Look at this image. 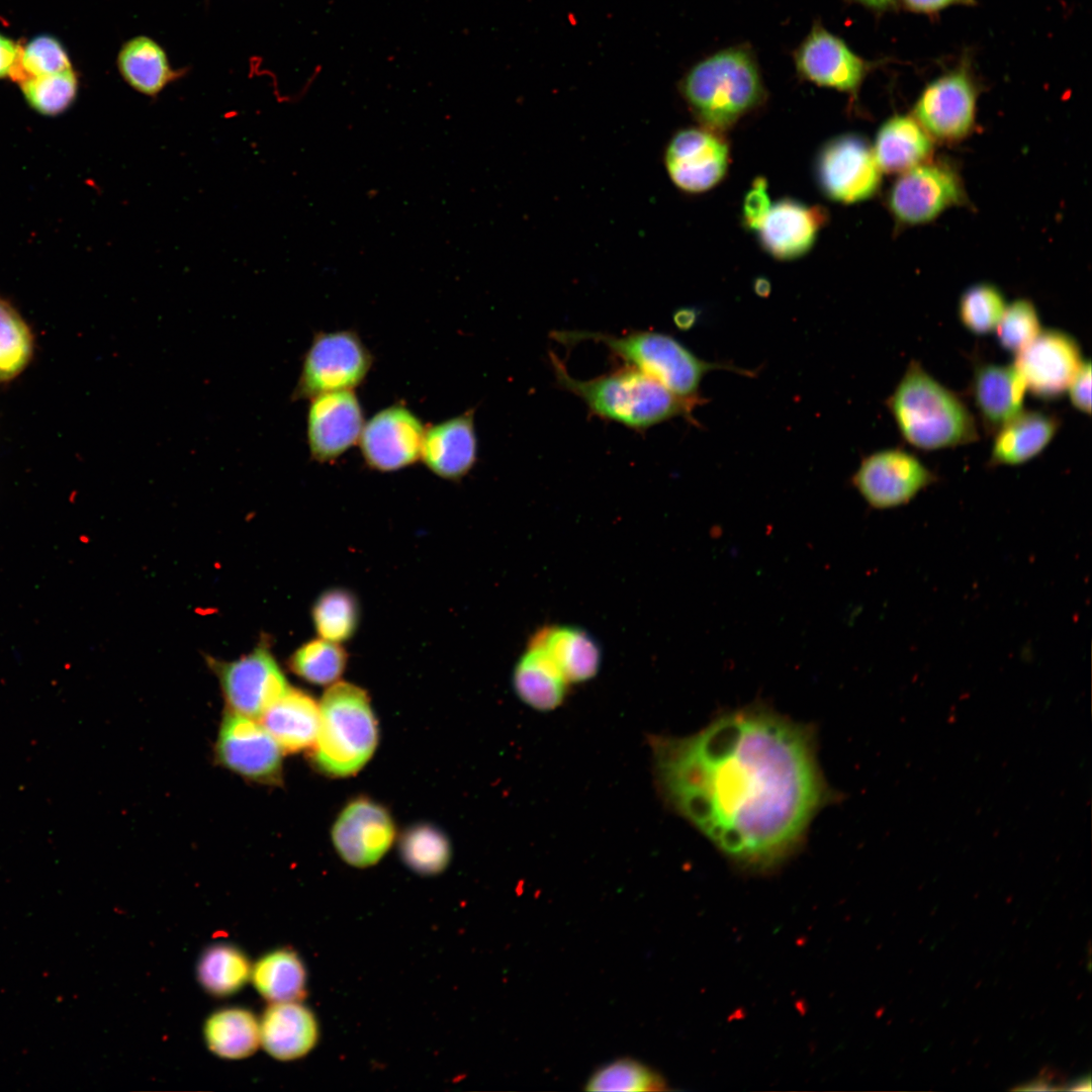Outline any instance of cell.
Instances as JSON below:
<instances>
[{"instance_id":"6da1fadb","label":"cell","mask_w":1092,"mask_h":1092,"mask_svg":"<svg viewBox=\"0 0 1092 1092\" xmlns=\"http://www.w3.org/2000/svg\"><path fill=\"white\" fill-rule=\"evenodd\" d=\"M672 807L738 867L767 872L800 845L830 799L811 730L761 706L698 733L653 741Z\"/></svg>"},{"instance_id":"7a4b0ae2","label":"cell","mask_w":1092,"mask_h":1092,"mask_svg":"<svg viewBox=\"0 0 1092 1092\" xmlns=\"http://www.w3.org/2000/svg\"><path fill=\"white\" fill-rule=\"evenodd\" d=\"M549 358L559 387L580 398L590 416L637 432L678 417L696 425L693 412L705 401L684 398L626 364L607 374L581 380L571 376L553 352Z\"/></svg>"},{"instance_id":"3957f363","label":"cell","mask_w":1092,"mask_h":1092,"mask_svg":"<svg viewBox=\"0 0 1092 1092\" xmlns=\"http://www.w3.org/2000/svg\"><path fill=\"white\" fill-rule=\"evenodd\" d=\"M680 92L703 127L718 133L766 98L756 58L744 44L718 51L697 63L681 80Z\"/></svg>"},{"instance_id":"277c9868","label":"cell","mask_w":1092,"mask_h":1092,"mask_svg":"<svg viewBox=\"0 0 1092 1092\" xmlns=\"http://www.w3.org/2000/svg\"><path fill=\"white\" fill-rule=\"evenodd\" d=\"M886 404L902 437L934 450L978 440L974 416L963 400L916 361H911Z\"/></svg>"},{"instance_id":"5b68a950","label":"cell","mask_w":1092,"mask_h":1092,"mask_svg":"<svg viewBox=\"0 0 1092 1092\" xmlns=\"http://www.w3.org/2000/svg\"><path fill=\"white\" fill-rule=\"evenodd\" d=\"M552 337L559 343L574 345L594 341L605 345L614 356L652 377L684 398H703L701 382L713 370H730L744 375L751 371L732 365L708 362L674 337L655 331H632L621 336L602 332L558 331Z\"/></svg>"},{"instance_id":"8992f818","label":"cell","mask_w":1092,"mask_h":1092,"mask_svg":"<svg viewBox=\"0 0 1092 1092\" xmlns=\"http://www.w3.org/2000/svg\"><path fill=\"white\" fill-rule=\"evenodd\" d=\"M320 705V726L311 749L315 767L333 777L356 774L371 758L378 726L366 692L350 682H336Z\"/></svg>"},{"instance_id":"52a82bcc","label":"cell","mask_w":1092,"mask_h":1092,"mask_svg":"<svg viewBox=\"0 0 1092 1092\" xmlns=\"http://www.w3.org/2000/svg\"><path fill=\"white\" fill-rule=\"evenodd\" d=\"M372 356L357 333H317L306 351L292 399L353 389L365 379Z\"/></svg>"},{"instance_id":"ba28073f","label":"cell","mask_w":1092,"mask_h":1092,"mask_svg":"<svg viewBox=\"0 0 1092 1092\" xmlns=\"http://www.w3.org/2000/svg\"><path fill=\"white\" fill-rule=\"evenodd\" d=\"M816 178L823 193L840 203H855L873 197L881 185V169L873 148L861 135L842 133L820 149Z\"/></svg>"},{"instance_id":"9c48e42d","label":"cell","mask_w":1092,"mask_h":1092,"mask_svg":"<svg viewBox=\"0 0 1092 1092\" xmlns=\"http://www.w3.org/2000/svg\"><path fill=\"white\" fill-rule=\"evenodd\" d=\"M978 85L961 65L929 82L918 96L913 117L934 141L953 143L968 136L975 124Z\"/></svg>"},{"instance_id":"30bf717a","label":"cell","mask_w":1092,"mask_h":1092,"mask_svg":"<svg viewBox=\"0 0 1092 1092\" xmlns=\"http://www.w3.org/2000/svg\"><path fill=\"white\" fill-rule=\"evenodd\" d=\"M207 662L216 674L228 710L258 718L288 689L286 678L264 642L232 661L212 657Z\"/></svg>"},{"instance_id":"8fae6325","label":"cell","mask_w":1092,"mask_h":1092,"mask_svg":"<svg viewBox=\"0 0 1092 1092\" xmlns=\"http://www.w3.org/2000/svg\"><path fill=\"white\" fill-rule=\"evenodd\" d=\"M964 199L958 172L945 162L929 160L900 174L889 192L888 204L898 222L913 225L931 221Z\"/></svg>"},{"instance_id":"7c38bea8","label":"cell","mask_w":1092,"mask_h":1092,"mask_svg":"<svg viewBox=\"0 0 1092 1092\" xmlns=\"http://www.w3.org/2000/svg\"><path fill=\"white\" fill-rule=\"evenodd\" d=\"M937 476L916 456L900 449H885L863 458L851 483L876 510L904 506Z\"/></svg>"},{"instance_id":"4fadbf2b","label":"cell","mask_w":1092,"mask_h":1092,"mask_svg":"<svg viewBox=\"0 0 1092 1092\" xmlns=\"http://www.w3.org/2000/svg\"><path fill=\"white\" fill-rule=\"evenodd\" d=\"M282 748L253 718L231 711L224 715L215 743L220 765L252 782L277 784L282 775Z\"/></svg>"},{"instance_id":"5bb4252c","label":"cell","mask_w":1092,"mask_h":1092,"mask_svg":"<svg viewBox=\"0 0 1092 1092\" xmlns=\"http://www.w3.org/2000/svg\"><path fill=\"white\" fill-rule=\"evenodd\" d=\"M793 60L802 79L851 96L856 95L867 75L876 66L875 62L856 55L842 38L820 22L812 25L795 50Z\"/></svg>"},{"instance_id":"9a60e30c","label":"cell","mask_w":1092,"mask_h":1092,"mask_svg":"<svg viewBox=\"0 0 1092 1092\" xmlns=\"http://www.w3.org/2000/svg\"><path fill=\"white\" fill-rule=\"evenodd\" d=\"M1083 360L1073 336L1048 329L1015 353L1013 366L1033 395L1054 399L1067 391Z\"/></svg>"},{"instance_id":"2e32d148","label":"cell","mask_w":1092,"mask_h":1092,"mask_svg":"<svg viewBox=\"0 0 1092 1092\" xmlns=\"http://www.w3.org/2000/svg\"><path fill=\"white\" fill-rule=\"evenodd\" d=\"M672 183L688 193H701L717 185L729 165V147L720 133L705 127L677 131L664 153Z\"/></svg>"},{"instance_id":"e0dca14e","label":"cell","mask_w":1092,"mask_h":1092,"mask_svg":"<svg viewBox=\"0 0 1092 1092\" xmlns=\"http://www.w3.org/2000/svg\"><path fill=\"white\" fill-rule=\"evenodd\" d=\"M424 432L421 420L411 410L394 404L364 424L358 443L370 468L396 471L420 459Z\"/></svg>"},{"instance_id":"ac0fdd59","label":"cell","mask_w":1092,"mask_h":1092,"mask_svg":"<svg viewBox=\"0 0 1092 1092\" xmlns=\"http://www.w3.org/2000/svg\"><path fill=\"white\" fill-rule=\"evenodd\" d=\"M310 400L309 453L318 462L335 460L359 441L365 424L360 401L353 389L322 393Z\"/></svg>"},{"instance_id":"d6986e66","label":"cell","mask_w":1092,"mask_h":1092,"mask_svg":"<svg viewBox=\"0 0 1092 1092\" xmlns=\"http://www.w3.org/2000/svg\"><path fill=\"white\" fill-rule=\"evenodd\" d=\"M395 835L389 813L366 798L350 802L340 813L332 829L334 846L350 866L375 864L389 849Z\"/></svg>"},{"instance_id":"ffe728a7","label":"cell","mask_w":1092,"mask_h":1092,"mask_svg":"<svg viewBox=\"0 0 1092 1092\" xmlns=\"http://www.w3.org/2000/svg\"><path fill=\"white\" fill-rule=\"evenodd\" d=\"M827 220L824 207L785 198L769 206L756 232L764 251L788 261L808 253Z\"/></svg>"},{"instance_id":"44dd1931","label":"cell","mask_w":1092,"mask_h":1092,"mask_svg":"<svg viewBox=\"0 0 1092 1092\" xmlns=\"http://www.w3.org/2000/svg\"><path fill=\"white\" fill-rule=\"evenodd\" d=\"M420 458L439 477L458 480L465 476L477 460L473 410L425 430Z\"/></svg>"},{"instance_id":"7402d4cb","label":"cell","mask_w":1092,"mask_h":1092,"mask_svg":"<svg viewBox=\"0 0 1092 1092\" xmlns=\"http://www.w3.org/2000/svg\"><path fill=\"white\" fill-rule=\"evenodd\" d=\"M318 1035L314 1014L298 1001L272 1003L260 1021V1043L280 1061L304 1057L315 1046Z\"/></svg>"},{"instance_id":"603a6c76","label":"cell","mask_w":1092,"mask_h":1092,"mask_svg":"<svg viewBox=\"0 0 1092 1092\" xmlns=\"http://www.w3.org/2000/svg\"><path fill=\"white\" fill-rule=\"evenodd\" d=\"M1025 383L1013 365L976 366L971 383L975 405L985 429L996 432L1023 411Z\"/></svg>"},{"instance_id":"cb8c5ba5","label":"cell","mask_w":1092,"mask_h":1092,"mask_svg":"<svg viewBox=\"0 0 1092 1092\" xmlns=\"http://www.w3.org/2000/svg\"><path fill=\"white\" fill-rule=\"evenodd\" d=\"M260 718L284 752H297L316 740L320 705L307 693L288 687Z\"/></svg>"},{"instance_id":"d4e9b609","label":"cell","mask_w":1092,"mask_h":1092,"mask_svg":"<svg viewBox=\"0 0 1092 1092\" xmlns=\"http://www.w3.org/2000/svg\"><path fill=\"white\" fill-rule=\"evenodd\" d=\"M1060 424L1054 415L1021 411L995 432L990 465H1018L1032 459L1050 444Z\"/></svg>"},{"instance_id":"484cf974","label":"cell","mask_w":1092,"mask_h":1092,"mask_svg":"<svg viewBox=\"0 0 1092 1092\" xmlns=\"http://www.w3.org/2000/svg\"><path fill=\"white\" fill-rule=\"evenodd\" d=\"M933 140L909 115L897 114L877 132L873 152L882 172L902 174L930 160Z\"/></svg>"},{"instance_id":"4316f807","label":"cell","mask_w":1092,"mask_h":1092,"mask_svg":"<svg viewBox=\"0 0 1092 1092\" xmlns=\"http://www.w3.org/2000/svg\"><path fill=\"white\" fill-rule=\"evenodd\" d=\"M529 645L542 649L568 684L588 680L599 671V645L581 629L569 626L544 628L534 635Z\"/></svg>"},{"instance_id":"83f0119b","label":"cell","mask_w":1092,"mask_h":1092,"mask_svg":"<svg viewBox=\"0 0 1092 1092\" xmlns=\"http://www.w3.org/2000/svg\"><path fill=\"white\" fill-rule=\"evenodd\" d=\"M567 684L553 660L542 649L531 645L513 673L517 696L537 711L556 709L563 702Z\"/></svg>"},{"instance_id":"f1b7e54d","label":"cell","mask_w":1092,"mask_h":1092,"mask_svg":"<svg viewBox=\"0 0 1092 1092\" xmlns=\"http://www.w3.org/2000/svg\"><path fill=\"white\" fill-rule=\"evenodd\" d=\"M123 80L147 96L158 95L180 73L172 69L163 48L154 39L140 35L127 40L117 56Z\"/></svg>"},{"instance_id":"f546056e","label":"cell","mask_w":1092,"mask_h":1092,"mask_svg":"<svg viewBox=\"0 0 1092 1092\" xmlns=\"http://www.w3.org/2000/svg\"><path fill=\"white\" fill-rule=\"evenodd\" d=\"M251 978L258 992L272 1003L299 1001L305 995L304 965L289 948L263 956L252 969Z\"/></svg>"},{"instance_id":"4dcf8cb0","label":"cell","mask_w":1092,"mask_h":1092,"mask_svg":"<svg viewBox=\"0 0 1092 1092\" xmlns=\"http://www.w3.org/2000/svg\"><path fill=\"white\" fill-rule=\"evenodd\" d=\"M206 1043L220 1058L238 1060L260 1044V1022L249 1010L225 1008L210 1015L204 1026Z\"/></svg>"},{"instance_id":"1f68e13d","label":"cell","mask_w":1092,"mask_h":1092,"mask_svg":"<svg viewBox=\"0 0 1092 1092\" xmlns=\"http://www.w3.org/2000/svg\"><path fill=\"white\" fill-rule=\"evenodd\" d=\"M252 968L246 954L229 944L208 947L197 968L201 985L210 994L226 996L241 989L251 976Z\"/></svg>"},{"instance_id":"d6a6232c","label":"cell","mask_w":1092,"mask_h":1092,"mask_svg":"<svg viewBox=\"0 0 1092 1092\" xmlns=\"http://www.w3.org/2000/svg\"><path fill=\"white\" fill-rule=\"evenodd\" d=\"M312 621L321 638L342 643L353 637L360 609L355 596L343 588L324 592L312 607Z\"/></svg>"},{"instance_id":"836d02e7","label":"cell","mask_w":1092,"mask_h":1092,"mask_svg":"<svg viewBox=\"0 0 1092 1092\" xmlns=\"http://www.w3.org/2000/svg\"><path fill=\"white\" fill-rule=\"evenodd\" d=\"M347 659V652L340 643L318 638L297 648L288 665L293 673L310 684L329 685L342 675Z\"/></svg>"},{"instance_id":"e575fe53","label":"cell","mask_w":1092,"mask_h":1092,"mask_svg":"<svg viewBox=\"0 0 1092 1092\" xmlns=\"http://www.w3.org/2000/svg\"><path fill=\"white\" fill-rule=\"evenodd\" d=\"M399 848L404 863L421 875L443 872L451 857V847L446 835L427 824L407 829L400 839Z\"/></svg>"},{"instance_id":"d590c367","label":"cell","mask_w":1092,"mask_h":1092,"mask_svg":"<svg viewBox=\"0 0 1092 1092\" xmlns=\"http://www.w3.org/2000/svg\"><path fill=\"white\" fill-rule=\"evenodd\" d=\"M587 1091H662L666 1082L654 1070L639 1061L622 1058L612 1061L589 1077L585 1084Z\"/></svg>"},{"instance_id":"8d00e7d4","label":"cell","mask_w":1092,"mask_h":1092,"mask_svg":"<svg viewBox=\"0 0 1092 1092\" xmlns=\"http://www.w3.org/2000/svg\"><path fill=\"white\" fill-rule=\"evenodd\" d=\"M71 68L63 44L52 35L41 34L24 44L18 43L17 57L9 76L20 83L27 78L55 74Z\"/></svg>"},{"instance_id":"74e56055","label":"cell","mask_w":1092,"mask_h":1092,"mask_svg":"<svg viewBox=\"0 0 1092 1092\" xmlns=\"http://www.w3.org/2000/svg\"><path fill=\"white\" fill-rule=\"evenodd\" d=\"M1006 306L1005 297L997 286L977 283L962 293L958 314L970 332L985 335L996 329Z\"/></svg>"},{"instance_id":"f35d334b","label":"cell","mask_w":1092,"mask_h":1092,"mask_svg":"<svg viewBox=\"0 0 1092 1092\" xmlns=\"http://www.w3.org/2000/svg\"><path fill=\"white\" fill-rule=\"evenodd\" d=\"M19 84L29 105L47 115L65 111L73 103L78 91V79L72 68L27 78Z\"/></svg>"},{"instance_id":"ab89813d","label":"cell","mask_w":1092,"mask_h":1092,"mask_svg":"<svg viewBox=\"0 0 1092 1092\" xmlns=\"http://www.w3.org/2000/svg\"><path fill=\"white\" fill-rule=\"evenodd\" d=\"M32 351L30 331L20 315L0 299V381L18 374Z\"/></svg>"},{"instance_id":"60d3db41","label":"cell","mask_w":1092,"mask_h":1092,"mask_svg":"<svg viewBox=\"0 0 1092 1092\" xmlns=\"http://www.w3.org/2000/svg\"><path fill=\"white\" fill-rule=\"evenodd\" d=\"M995 330L1002 348L1013 353L1020 351L1041 331L1033 302L1026 298L1014 300L1006 306Z\"/></svg>"},{"instance_id":"b9f144b4","label":"cell","mask_w":1092,"mask_h":1092,"mask_svg":"<svg viewBox=\"0 0 1092 1092\" xmlns=\"http://www.w3.org/2000/svg\"><path fill=\"white\" fill-rule=\"evenodd\" d=\"M770 206L765 179L756 178L744 197V226L756 231Z\"/></svg>"},{"instance_id":"7bdbcfd3","label":"cell","mask_w":1092,"mask_h":1092,"mask_svg":"<svg viewBox=\"0 0 1092 1092\" xmlns=\"http://www.w3.org/2000/svg\"><path fill=\"white\" fill-rule=\"evenodd\" d=\"M1091 363L1083 360L1068 386L1071 403L1085 414L1091 413Z\"/></svg>"},{"instance_id":"ee69618b","label":"cell","mask_w":1092,"mask_h":1092,"mask_svg":"<svg viewBox=\"0 0 1092 1092\" xmlns=\"http://www.w3.org/2000/svg\"><path fill=\"white\" fill-rule=\"evenodd\" d=\"M905 8L915 13L934 14L953 5L973 6L976 0H901Z\"/></svg>"},{"instance_id":"f6af8a7d","label":"cell","mask_w":1092,"mask_h":1092,"mask_svg":"<svg viewBox=\"0 0 1092 1092\" xmlns=\"http://www.w3.org/2000/svg\"><path fill=\"white\" fill-rule=\"evenodd\" d=\"M18 53V43L0 33V78L10 75Z\"/></svg>"},{"instance_id":"bcb514c9","label":"cell","mask_w":1092,"mask_h":1092,"mask_svg":"<svg viewBox=\"0 0 1092 1092\" xmlns=\"http://www.w3.org/2000/svg\"><path fill=\"white\" fill-rule=\"evenodd\" d=\"M856 3L875 11H885L895 7L897 0H854Z\"/></svg>"}]
</instances>
